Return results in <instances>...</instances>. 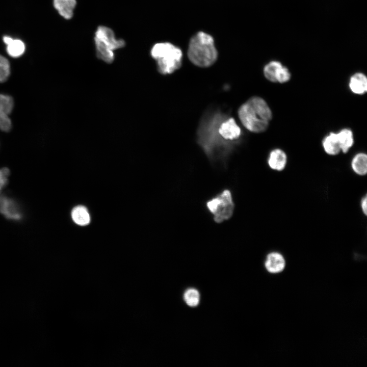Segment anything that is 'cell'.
<instances>
[{
  "instance_id": "6da1fadb",
  "label": "cell",
  "mask_w": 367,
  "mask_h": 367,
  "mask_svg": "<svg viewBox=\"0 0 367 367\" xmlns=\"http://www.w3.org/2000/svg\"><path fill=\"white\" fill-rule=\"evenodd\" d=\"M239 118L248 130L259 133L265 132L272 119V111L261 97L254 96L243 104L238 110Z\"/></svg>"
},
{
  "instance_id": "7a4b0ae2",
  "label": "cell",
  "mask_w": 367,
  "mask_h": 367,
  "mask_svg": "<svg viewBox=\"0 0 367 367\" xmlns=\"http://www.w3.org/2000/svg\"><path fill=\"white\" fill-rule=\"evenodd\" d=\"M188 56L190 61L200 67H207L216 61L218 53L213 38L209 34L199 32L191 39Z\"/></svg>"
},
{
  "instance_id": "3957f363",
  "label": "cell",
  "mask_w": 367,
  "mask_h": 367,
  "mask_svg": "<svg viewBox=\"0 0 367 367\" xmlns=\"http://www.w3.org/2000/svg\"><path fill=\"white\" fill-rule=\"evenodd\" d=\"M151 55L157 61L159 71L163 74L172 73L181 65L182 51L171 43L154 44L151 48Z\"/></svg>"
},
{
  "instance_id": "277c9868",
  "label": "cell",
  "mask_w": 367,
  "mask_h": 367,
  "mask_svg": "<svg viewBox=\"0 0 367 367\" xmlns=\"http://www.w3.org/2000/svg\"><path fill=\"white\" fill-rule=\"evenodd\" d=\"M208 211L217 223L229 220L232 216L234 204L231 192L225 189L206 203Z\"/></svg>"
},
{
  "instance_id": "5b68a950",
  "label": "cell",
  "mask_w": 367,
  "mask_h": 367,
  "mask_svg": "<svg viewBox=\"0 0 367 367\" xmlns=\"http://www.w3.org/2000/svg\"><path fill=\"white\" fill-rule=\"evenodd\" d=\"M94 40L95 43L99 44L113 51L125 45L124 40L117 39L114 32L104 26L98 27L95 33Z\"/></svg>"
},
{
  "instance_id": "8992f818",
  "label": "cell",
  "mask_w": 367,
  "mask_h": 367,
  "mask_svg": "<svg viewBox=\"0 0 367 367\" xmlns=\"http://www.w3.org/2000/svg\"><path fill=\"white\" fill-rule=\"evenodd\" d=\"M0 213L10 220H19L22 217L18 205L14 200L7 197H3L1 199Z\"/></svg>"
},
{
  "instance_id": "52a82bcc",
  "label": "cell",
  "mask_w": 367,
  "mask_h": 367,
  "mask_svg": "<svg viewBox=\"0 0 367 367\" xmlns=\"http://www.w3.org/2000/svg\"><path fill=\"white\" fill-rule=\"evenodd\" d=\"M287 160V158L285 152L281 149L276 148L270 152L268 159V164L273 170L282 171L286 167Z\"/></svg>"
},
{
  "instance_id": "ba28073f",
  "label": "cell",
  "mask_w": 367,
  "mask_h": 367,
  "mask_svg": "<svg viewBox=\"0 0 367 367\" xmlns=\"http://www.w3.org/2000/svg\"><path fill=\"white\" fill-rule=\"evenodd\" d=\"M241 132L240 127L232 118L223 122L218 128L220 135L226 140H232L237 139L240 136Z\"/></svg>"
},
{
  "instance_id": "9c48e42d",
  "label": "cell",
  "mask_w": 367,
  "mask_h": 367,
  "mask_svg": "<svg viewBox=\"0 0 367 367\" xmlns=\"http://www.w3.org/2000/svg\"><path fill=\"white\" fill-rule=\"evenodd\" d=\"M265 265L268 272L277 273L281 272L284 269L285 261L281 253L277 252H272L267 255Z\"/></svg>"
},
{
  "instance_id": "30bf717a",
  "label": "cell",
  "mask_w": 367,
  "mask_h": 367,
  "mask_svg": "<svg viewBox=\"0 0 367 367\" xmlns=\"http://www.w3.org/2000/svg\"><path fill=\"white\" fill-rule=\"evenodd\" d=\"M351 91L354 94L362 95L367 91V78L362 73L357 72L351 76L349 83Z\"/></svg>"
},
{
  "instance_id": "8fae6325",
  "label": "cell",
  "mask_w": 367,
  "mask_h": 367,
  "mask_svg": "<svg viewBox=\"0 0 367 367\" xmlns=\"http://www.w3.org/2000/svg\"><path fill=\"white\" fill-rule=\"evenodd\" d=\"M325 152L330 155H336L340 151V147L337 133L331 132L327 135L322 142Z\"/></svg>"
},
{
  "instance_id": "7c38bea8",
  "label": "cell",
  "mask_w": 367,
  "mask_h": 367,
  "mask_svg": "<svg viewBox=\"0 0 367 367\" xmlns=\"http://www.w3.org/2000/svg\"><path fill=\"white\" fill-rule=\"evenodd\" d=\"M75 0H54V6L61 16L66 19H70L76 6Z\"/></svg>"
},
{
  "instance_id": "4fadbf2b",
  "label": "cell",
  "mask_w": 367,
  "mask_h": 367,
  "mask_svg": "<svg viewBox=\"0 0 367 367\" xmlns=\"http://www.w3.org/2000/svg\"><path fill=\"white\" fill-rule=\"evenodd\" d=\"M351 166L354 172L359 176H364L367 173V155L363 152L357 153L353 158Z\"/></svg>"
},
{
  "instance_id": "5bb4252c",
  "label": "cell",
  "mask_w": 367,
  "mask_h": 367,
  "mask_svg": "<svg viewBox=\"0 0 367 367\" xmlns=\"http://www.w3.org/2000/svg\"><path fill=\"white\" fill-rule=\"evenodd\" d=\"M341 151L348 152L354 144L353 134L349 128H344L337 133Z\"/></svg>"
},
{
  "instance_id": "9a60e30c",
  "label": "cell",
  "mask_w": 367,
  "mask_h": 367,
  "mask_svg": "<svg viewBox=\"0 0 367 367\" xmlns=\"http://www.w3.org/2000/svg\"><path fill=\"white\" fill-rule=\"evenodd\" d=\"M71 217L77 224L84 226L88 224L90 221V215L87 208L83 206H77L71 212Z\"/></svg>"
},
{
  "instance_id": "2e32d148",
  "label": "cell",
  "mask_w": 367,
  "mask_h": 367,
  "mask_svg": "<svg viewBox=\"0 0 367 367\" xmlns=\"http://www.w3.org/2000/svg\"><path fill=\"white\" fill-rule=\"evenodd\" d=\"M282 66V64L277 61L269 62L264 68L265 77L271 82L277 83V77Z\"/></svg>"
},
{
  "instance_id": "e0dca14e",
  "label": "cell",
  "mask_w": 367,
  "mask_h": 367,
  "mask_svg": "<svg viewBox=\"0 0 367 367\" xmlns=\"http://www.w3.org/2000/svg\"><path fill=\"white\" fill-rule=\"evenodd\" d=\"M24 43L20 40L13 39L7 44V51L12 57H19L24 53Z\"/></svg>"
},
{
  "instance_id": "ac0fdd59",
  "label": "cell",
  "mask_w": 367,
  "mask_h": 367,
  "mask_svg": "<svg viewBox=\"0 0 367 367\" xmlns=\"http://www.w3.org/2000/svg\"><path fill=\"white\" fill-rule=\"evenodd\" d=\"M184 299L186 304L191 307L197 306L200 301L199 292L193 288L187 290L184 294Z\"/></svg>"
},
{
  "instance_id": "d6986e66",
  "label": "cell",
  "mask_w": 367,
  "mask_h": 367,
  "mask_svg": "<svg viewBox=\"0 0 367 367\" xmlns=\"http://www.w3.org/2000/svg\"><path fill=\"white\" fill-rule=\"evenodd\" d=\"M14 106V101L12 97L0 94V110L9 114L11 113Z\"/></svg>"
},
{
  "instance_id": "ffe728a7",
  "label": "cell",
  "mask_w": 367,
  "mask_h": 367,
  "mask_svg": "<svg viewBox=\"0 0 367 367\" xmlns=\"http://www.w3.org/2000/svg\"><path fill=\"white\" fill-rule=\"evenodd\" d=\"M11 127V121L8 114L0 110V129L7 132L10 130Z\"/></svg>"
},
{
  "instance_id": "44dd1931",
  "label": "cell",
  "mask_w": 367,
  "mask_h": 367,
  "mask_svg": "<svg viewBox=\"0 0 367 367\" xmlns=\"http://www.w3.org/2000/svg\"><path fill=\"white\" fill-rule=\"evenodd\" d=\"M291 73L285 66H282L277 77V83H284L291 78Z\"/></svg>"
},
{
  "instance_id": "7402d4cb",
  "label": "cell",
  "mask_w": 367,
  "mask_h": 367,
  "mask_svg": "<svg viewBox=\"0 0 367 367\" xmlns=\"http://www.w3.org/2000/svg\"><path fill=\"white\" fill-rule=\"evenodd\" d=\"M9 174V170L6 167L0 170V190L7 184Z\"/></svg>"
},
{
  "instance_id": "603a6c76",
  "label": "cell",
  "mask_w": 367,
  "mask_h": 367,
  "mask_svg": "<svg viewBox=\"0 0 367 367\" xmlns=\"http://www.w3.org/2000/svg\"><path fill=\"white\" fill-rule=\"evenodd\" d=\"M10 74V69L0 67V83L7 80Z\"/></svg>"
},
{
  "instance_id": "cb8c5ba5",
  "label": "cell",
  "mask_w": 367,
  "mask_h": 367,
  "mask_svg": "<svg viewBox=\"0 0 367 367\" xmlns=\"http://www.w3.org/2000/svg\"><path fill=\"white\" fill-rule=\"evenodd\" d=\"M360 207L363 214L366 216L367 215V197L365 195L361 199Z\"/></svg>"
},
{
  "instance_id": "d4e9b609",
  "label": "cell",
  "mask_w": 367,
  "mask_h": 367,
  "mask_svg": "<svg viewBox=\"0 0 367 367\" xmlns=\"http://www.w3.org/2000/svg\"><path fill=\"white\" fill-rule=\"evenodd\" d=\"M0 67L10 69L9 61L4 56L0 55Z\"/></svg>"
}]
</instances>
